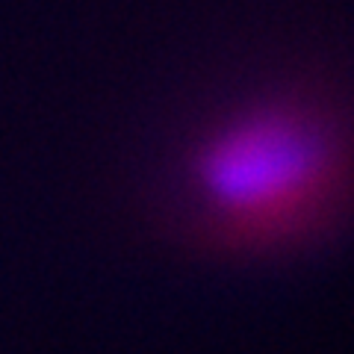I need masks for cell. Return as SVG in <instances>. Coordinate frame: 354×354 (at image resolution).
<instances>
[{"mask_svg":"<svg viewBox=\"0 0 354 354\" xmlns=\"http://www.w3.org/2000/svg\"><path fill=\"white\" fill-rule=\"evenodd\" d=\"M348 177L346 142L328 118L295 104L254 106L198 145L192 186L218 234L269 242L334 207Z\"/></svg>","mask_w":354,"mask_h":354,"instance_id":"6da1fadb","label":"cell"}]
</instances>
